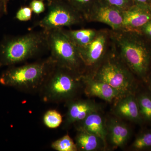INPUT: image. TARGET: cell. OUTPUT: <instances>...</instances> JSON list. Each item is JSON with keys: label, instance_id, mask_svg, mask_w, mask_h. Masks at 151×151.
<instances>
[{"label": "cell", "instance_id": "cell-1", "mask_svg": "<svg viewBox=\"0 0 151 151\" xmlns=\"http://www.w3.org/2000/svg\"><path fill=\"white\" fill-rule=\"evenodd\" d=\"M112 31L113 43L121 58L135 76L147 83L151 74V42L137 32Z\"/></svg>", "mask_w": 151, "mask_h": 151}, {"label": "cell", "instance_id": "cell-2", "mask_svg": "<svg viewBox=\"0 0 151 151\" xmlns=\"http://www.w3.org/2000/svg\"><path fill=\"white\" fill-rule=\"evenodd\" d=\"M48 51L47 32L6 36L0 41V68L16 65Z\"/></svg>", "mask_w": 151, "mask_h": 151}, {"label": "cell", "instance_id": "cell-3", "mask_svg": "<svg viewBox=\"0 0 151 151\" xmlns=\"http://www.w3.org/2000/svg\"><path fill=\"white\" fill-rule=\"evenodd\" d=\"M88 73L96 80L103 81L115 89L121 97L136 94L138 88L136 76L124 63L113 43L106 55L94 70Z\"/></svg>", "mask_w": 151, "mask_h": 151}, {"label": "cell", "instance_id": "cell-4", "mask_svg": "<svg viewBox=\"0 0 151 151\" xmlns=\"http://www.w3.org/2000/svg\"><path fill=\"white\" fill-rule=\"evenodd\" d=\"M80 74L55 65L47 76L40 90V95L43 102L58 103L75 99L83 89Z\"/></svg>", "mask_w": 151, "mask_h": 151}, {"label": "cell", "instance_id": "cell-5", "mask_svg": "<svg viewBox=\"0 0 151 151\" xmlns=\"http://www.w3.org/2000/svg\"><path fill=\"white\" fill-rule=\"evenodd\" d=\"M54 65L49 57L20 66H9L0 75V84L24 92H39Z\"/></svg>", "mask_w": 151, "mask_h": 151}, {"label": "cell", "instance_id": "cell-6", "mask_svg": "<svg viewBox=\"0 0 151 151\" xmlns=\"http://www.w3.org/2000/svg\"><path fill=\"white\" fill-rule=\"evenodd\" d=\"M49 57L55 64L80 74L86 71L78 48L65 35L62 29L47 32Z\"/></svg>", "mask_w": 151, "mask_h": 151}, {"label": "cell", "instance_id": "cell-7", "mask_svg": "<svg viewBox=\"0 0 151 151\" xmlns=\"http://www.w3.org/2000/svg\"><path fill=\"white\" fill-rule=\"evenodd\" d=\"M85 21L83 16L66 0H56L48 2L46 15L35 22L32 28L40 27L48 32L81 24Z\"/></svg>", "mask_w": 151, "mask_h": 151}, {"label": "cell", "instance_id": "cell-8", "mask_svg": "<svg viewBox=\"0 0 151 151\" xmlns=\"http://www.w3.org/2000/svg\"><path fill=\"white\" fill-rule=\"evenodd\" d=\"M113 43L112 30H98L96 36L89 44L78 48L86 71L94 70L104 59Z\"/></svg>", "mask_w": 151, "mask_h": 151}, {"label": "cell", "instance_id": "cell-9", "mask_svg": "<svg viewBox=\"0 0 151 151\" xmlns=\"http://www.w3.org/2000/svg\"><path fill=\"white\" fill-rule=\"evenodd\" d=\"M84 19L86 21L105 24L114 31L123 29V11L104 0H97Z\"/></svg>", "mask_w": 151, "mask_h": 151}, {"label": "cell", "instance_id": "cell-10", "mask_svg": "<svg viewBox=\"0 0 151 151\" xmlns=\"http://www.w3.org/2000/svg\"><path fill=\"white\" fill-rule=\"evenodd\" d=\"M66 104L67 111L63 125L65 128L84 120L89 114L100 110V105L90 100L75 99Z\"/></svg>", "mask_w": 151, "mask_h": 151}, {"label": "cell", "instance_id": "cell-11", "mask_svg": "<svg viewBox=\"0 0 151 151\" xmlns=\"http://www.w3.org/2000/svg\"><path fill=\"white\" fill-rule=\"evenodd\" d=\"M81 78L84 92L88 97H98L109 102L121 97L119 93L109 84L94 79L88 73H83Z\"/></svg>", "mask_w": 151, "mask_h": 151}, {"label": "cell", "instance_id": "cell-12", "mask_svg": "<svg viewBox=\"0 0 151 151\" xmlns=\"http://www.w3.org/2000/svg\"><path fill=\"white\" fill-rule=\"evenodd\" d=\"M151 19V8L149 6L133 4L123 11L122 30L137 32Z\"/></svg>", "mask_w": 151, "mask_h": 151}, {"label": "cell", "instance_id": "cell-13", "mask_svg": "<svg viewBox=\"0 0 151 151\" xmlns=\"http://www.w3.org/2000/svg\"><path fill=\"white\" fill-rule=\"evenodd\" d=\"M114 114L119 119L141 124L143 122L136 94L125 95L116 100L113 108Z\"/></svg>", "mask_w": 151, "mask_h": 151}, {"label": "cell", "instance_id": "cell-14", "mask_svg": "<svg viewBox=\"0 0 151 151\" xmlns=\"http://www.w3.org/2000/svg\"><path fill=\"white\" fill-rule=\"evenodd\" d=\"M107 125L106 142L113 149L121 148L126 145L129 140L131 132L128 126L116 118H111Z\"/></svg>", "mask_w": 151, "mask_h": 151}, {"label": "cell", "instance_id": "cell-15", "mask_svg": "<svg viewBox=\"0 0 151 151\" xmlns=\"http://www.w3.org/2000/svg\"><path fill=\"white\" fill-rule=\"evenodd\" d=\"M99 111L91 113L84 120L75 124L77 131H84L96 135L107 145L106 122Z\"/></svg>", "mask_w": 151, "mask_h": 151}, {"label": "cell", "instance_id": "cell-16", "mask_svg": "<svg viewBox=\"0 0 151 151\" xmlns=\"http://www.w3.org/2000/svg\"><path fill=\"white\" fill-rule=\"evenodd\" d=\"M77 131L75 143L78 151H97L104 150L107 146L103 140L96 135L84 131Z\"/></svg>", "mask_w": 151, "mask_h": 151}, {"label": "cell", "instance_id": "cell-17", "mask_svg": "<svg viewBox=\"0 0 151 151\" xmlns=\"http://www.w3.org/2000/svg\"><path fill=\"white\" fill-rule=\"evenodd\" d=\"M68 37L77 48L89 44L97 34L98 30L92 29L71 30L62 29Z\"/></svg>", "mask_w": 151, "mask_h": 151}, {"label": "cell", "instance_id": "cell-18", "mask_svg": "<svg viewBox=\"0 0 151 151\" xmlns=\"http://www.w3.org/2000/svg\"><path fill=\"white\" fill-rule=\"evenodd\" d=\"M136 97L143 122L151 123V92H141Z\"/></svg>", "mask_w": 151, "mask_h": 151}, {"label": "cell", "instance_id": "cell-19", "mask_svg": "<svg viewBox=\"0 0 151 151\" xmlns=\"http://www.w3.org/2000/svg\"><path fill=\"white\" fill-rule=\"evenodd\" d=\"M132 148L136 151L151 149V129L145 130L139 134L132 143Z\"/></svg>", "mask_w": 151, "mask_h": 151}, {"label": "cell", "instance_id": "cell-20", "mask_svg": "<svg viewBox=\"0 0 151 151\" xmlns=\"http://www.w3.org/2000/svg\"><path fill=\"white\" fill-rule=\"evenodd\" d=\"M51 147L53 150L58 151H78L75 142L68 134L53 142Z\"/></svg>", "mask_w": 151, "mask_h": 151}, {"label": "cell", "instance_id": "cell-21", "mask_svg": "<svg viewBox=\"0 0 151 151\" xmlns=\"http://www.w3.org/2000/svg\"><path fill=\"white\" fill-rule=\"evenodd\" d=\"M62 122V116L56 110H49L47 111L44 115V124L50 129L58 128L61 125Z\"/></svg>", "mask_w": 151, "mask_h": 151}, {"label": "cell", "instance_id": "cell-22", "mask_svg": "<svg viewBox=\"0 0 151 151\" xmlns=\"http://www.w3.org/2000/svg\"><path fill=\"white\" fill-rule=\"evenodd\" d=\"M73 8L83 16L84 18L97 0H66Z\"/></svg>", "mask_w": 151, "mask_h": 151}, {"label": "cell", "instance_id": "cell-23", "mask_svg": "<svg viewBox=\"0 0 151 151\" xmlns=\"http://www.w3.org/2000/svg\"><path fill=\"white\" fill-rule=\"evenodd\" d=\"M32 12L29 6H23L17 11L15 19L20 22L29 21L31 19Z\"/></svg>", "mask_w": 151, "mask_h": 151}, {"label": "cell", "instance_id": "cell-24", "mask_svg": "<svg viewBox=\"0 0 151 151\" xmlns=\"http://www.w3.org/2000/svg\"><path fill=\"white\" fill-rule=\"evenodd\" d=\"M111 6L124 11L134 4L132 0H104Z\"/></svg>", "mask_w": 151, "mask_h": 151}, {"label": "cell", "instance_id": "cell-25", "mask_svg": "<svg viewBox=\"0 0 151 151\" xmlns=\"http://www.w3.org/2000/svg\"><path fill=\"white\" fill-rule=\"evenodd\" d=\"M29 6L33 12L39 15L45 10V6L43 0H30Z\"/></svg>", "mask_w": 151, "mask_h": 151}, {"label": "cell", "instance_id": "cell-26", "mask_svg": "<svg viewBox=\"0 0 151 151\" xmlns=\"http://www.w3.org/2000/svg\"><path fill=\"white\" fill-rule=\"evenodd\" d=\"M139 32L151 42V19L140 29Z\"/></svg>", "mask_w": 151, "mask_h": 151}, {"label": "cell", "instance_id": "cell-27", "mask_svg": "<svg viewBox=\"0 0 151 151\" xmlns=\"http://www.w3.org/2000/svg\"><path fill=\"white\" fill-rule=\"evenodd\" d=\"M8 13V6L0 0V19Z\"/></svg>", "mask_w": 151, "mask_h": 151}, {"label": "cell", "instance_id": "cell-28", "mask_svg": "<svg viewBox=\"0 0 151 151\" xmlns=\"http://www.w3.org/2000/svg\"><path fill=\"white\" fill-rule=\"evenodd\" d=\"M134 4L143 5L151 6V0H132Z\"/></svg>", "mask_w": 151, "mask_h": 151}, {"label": "cell", "instance_id": "cell-29", "mask_svg": "<svg viewBox=\"0 0 151 151\" xmlns=\"http://www.w3.org/2000/svg\"><path fill=\"white\" fill-rule=\"evenodd\" d=\"M147 83H148L149 89L151 92V73L149 76L148 80Z\"/></svg>", "mask_w": 151, "mask_h": 151}, {"label": "cell", "instance_id": "cell-30", "mask_svg": "<svg viewBox=\"0 0 151 151\" xmlns=\"http://www.w3.org/2000/svg\"><path fill=\"white\" fill-rule=\"evenodd\" d=\"M2 1H3L4 3V4L6 5L7 6H8V5L9 2L10 0H1Z\"/></svg>", "mask_w": 151, "mask_h": 151}, {"label": "cell", "instance_id": "cell-31", "mask_svg": "<svg viewBox=\"0 0 151 151\" xmlns=\"http://www.w3.org/2000/svg\"><path fill=\"white\" fill-rule=\"evenodd\" d=\"M25 1H27V0H25ZM43 1H47L48 2H49L53 1H56V0H43Z\"/></svg>", "mask_w": 151, "mask_h": 151}, {"label": "cell", "instance_id": "cell-32", "mask_svg": "<svg viewBox=\"0 0 151 151\" xmlns=\"http://www.w3.org/2000/svg\"></svg>", "mask_w": 151, "mask_h": 151}]
</instances>
